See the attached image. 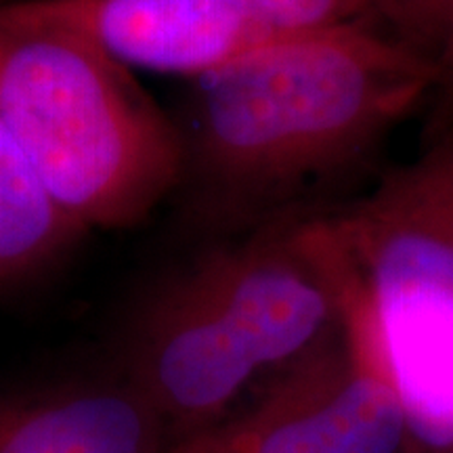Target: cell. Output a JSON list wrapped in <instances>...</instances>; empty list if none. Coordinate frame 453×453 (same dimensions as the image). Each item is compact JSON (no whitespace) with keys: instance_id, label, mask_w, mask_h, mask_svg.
Segmentation results:
<instances>
[{"instance_id":"4","label":"cell","mask_w":453,"mask_h":453,"mask_svg":"<svg viewBox=\"0 0 453 453\" xmlns=\"http://www.w3.org/2000/svg\"><path fill=\"white\" fill-rule=\"evenodd\" d=\"M321 219L365 288L388 359L453 347V128Z\"/></svg>"},{"instance_id":"5","label":"cell","mask_w":453,"mask_h":453,"mask_svg":"<svg viewBox=\"0 0 453 453\" xmlns=\"http://www.w3.org/2000/svg\"><path fill=\"white\" fill-rule=\"evenodd\" d=\"M260 373L191 260L147 294L124 336L120 376L156 407L173 439L223 418Z\"/></svg>"},{"instance_id":"10","label":"cell","mask_w":453,"mask_h":453,"mask_svg":"<svg viewBox=\"0 0 453 453\" xmlns=\"http://www.w3.org/2000/svg\"><path fill=\"white\" fill-rule=\"evenodd\" d=\"M372 26L437 65L453 21V0H370Z\"/></svg>"},{"instance_id":"7","label":"cell","mask_w":453,"mask_h":453,"mask_svg":"<svg viewBox=\"0 0 453 453\" xmlns=\"http://www.w3.org/2000/svg\"><path fill=\"white\" fill-rule=\"evenodd\" d=\"M170 439L122 376L0 390V453H160Z\"/></svg>"},{"instance_id":"11","label":"cell","mask_w":453,"mask_h":453,"mask_svg":"<svg viewBox=\"0 0 453 453\" xmlns=\"http://www.w3.org/2000/svg\"><path fill=\"white\" fill-rule=\"evenodd\" d=\"M437 87L430 97L433 101V113H430L428 124L430 141L453 128V21L437 57Z\"/></svg>"},{"instance_id":"9","label":"cell","mask_w":453,"mask_h":453,"mask_svg":"<svg viewBox=\"0 0 453 453\" xmlns=\"http://www.w3.org/2000/svg\"><path fill=\"white\" fill-rule=\"evenodd\" d=\"M273 34H300L370 24V0H235Z\"/></svg>"},{"instance_id":"6","label":"cell","mask_w":453,"mask_h":453,"mask_svg":"<svg viewBox=\"0 0 453 453\" xmlns=\"http://www.w3.org/2000/svg\"><path fill=\"white\" fill-rule=\"evenodd\" d=\"M21 4L88 36L130 70L189 81L280 36L252 19L235 0H21Z\"/></svg>"},{"instance_id":"1","label":"cell","mask_w":453,"mask_h":453,"mask_svg":"<svg viewBox=\"0 0 453 453\" xmlns=\"http://www.w3.org/2000/svg\"><path fill=\"white\" fill-rule=\"evenodd\" d=\"M437 65L370 24L280 34L194 82L174 194L220 237L300 214L430 101Z\"/></svg>"},{"instance_id":"8","label":"cell","mask_w":453,"mask_h":453,"mask_svg":"<svg viewBox=\"0 0 453 453\" xmlns=\"http://www.w3.org/2000/svg\"><path fill=\"white\" fill-rule=\"evenodd\" d=\"M84 234L57 206L0 118V286L47 269Z\"/></svg>"},{"instance_id":"3","label":"cell","mask_w":453,"mask_h":453,"mask_svg":"<svg viewBox=\"0 0 453 453\" xmlns=\"http://www.w3.org/2000/svg\"><path fill=\"white\" fill-rule=\"evenodd\" d=\"M303 231L332 286L336 324L277 367L257 399L160 453L403 451V411L365 288L324 220L309 219Z\"/></svg>"},{"instance_id":"2","label":"cell","mask_w":453,"mask_h":453,"mask_svg":"<svg viewBox=\"0 0 453 453\" xmlns=\"http://www.w3.org/2000/svg\"><path fill=\"white\" fill-rule=\"evenodd\" d=\"M0 118L82 231L137 226L177 191L179 124L134 70L21 0L0 3Z\"/></svg>"}]
</instances>
